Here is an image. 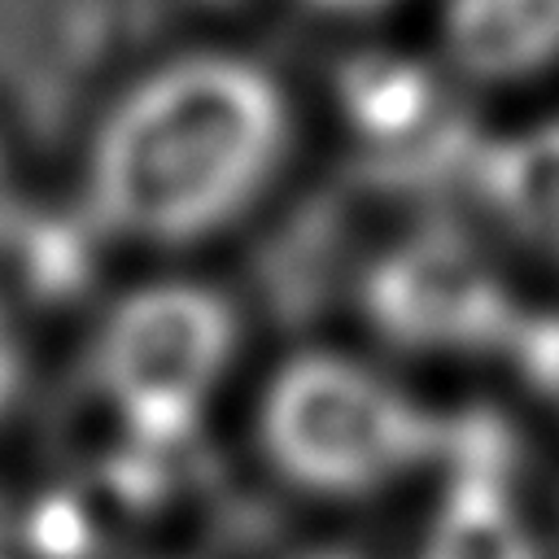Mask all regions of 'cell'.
Listing matches in <instances>:
<instances>
[{
  "instance_id": "1",
  "label": "cell",
  "mask_w": 559,
  "mask_h": 559,
  "mask_svg": "<svg viewBox=\"0 0 559 559\" xmlns=\"http://www.w3.org/2000/svg\"><path fill=\"white\" fill-rule=\"evenodd\" d=\"M293 144L288 83L253 52L192 44L105 100L83 140L79 210L114 245L197 249L271 197Z\"/></svg>"
},
{
  "instance_id": "2",
  "label": "cell",
  "mask_w": 559,
  "mask_h": 559,
  "mask_svg": "<svg viewBox=\"0 0 559 559\" xmlns=\"http://www.w3.org/2000/svg\"><path fill=\"white\" fill-rule=\"evenodd\" d=\"M445 424L393 367L336 345L284 354L253 406L266 472L314 502H367L432 476Z\"/></svg>"
},
{
  "instance_id": "3",
  "label": "cell",
  "mask_w": 559,
  "mask_h": 559,
  "mask_svg": "<svg viewBox=\"0 0 559 559\" xmlns=\"http://www.w3.org/2000/svg\"><path fill=\"white\" fill-rule=\"evenodd\" d=\"M236 358V301L192 275H153L100 310L87 341V380L127 441L170 450L205 428Z\"/></svg>"
},
{
  "instance_id": "4",
  "label": "cell",
  "mask_w": 559,
  "mask_h": 559,
  "mask_svg": "<svg viewBox=\"0 0 559 559\" xmlns=\"http://www.w3.org/2000/svg\"><path fill=\"white\" fill-rule=\"evenodd\" d=\"M528 310L493 240L445 214L402 227L367 258L358 280L367 332L424 362L511 358Z\"/></svg>"
},
{
  "instance_id": "5",
  "label": "cell",
  "mask_w": 559,
  "mask_h": 559,
  "mask_svg": "<svg viewBox=\"0 0 559 559\" xmlns=\"http://www.w3.org/2000/svg\"><path fill=\"white\" fill-rule=\"evenodd\" d=\"M472 96L437 52L367 48L349 57L336 79V122L367 188L419 205L463 197L489 135Z\"/></svg>"
},
{
  "instance_id": "6",
  "label": "cell",
  "mask_w": 559,
  "mask_h": 559,
  "mask_svg": "<svg viewBox=\"0 0 559 559\" xmlns=\"http://www.w3.org/2000/svg\"><path fill=\"white\" fill-rule=\"evenodd\" d=\"M502 428L450 415L437 459V498L411 559H546V537L515 485Z\"/></svg>"
},
{
  "instance_id": "7",
  "label": "cell",
  "mask_w": 559,
  "mask_h": 559,
  "mask_svg": "<svg viewBox=\"0 0 559 559\" xmlns=\"http://www.w3.org/2000/svg\"><path fill=\"white\" fill-rule=\"evenodd\" d=\"M463 197L498 245L559 271V109L489 127Z\"/></svg>"
},
{
  "instance_id": "8",
  "label": "cell",
  "mask_w": 559,
  "mask_h": 559,
  "mask_svg": "<svg viewBox=\"0 0 559 559\" xmlns=\"http://www.w3.org/2000/svg\"><path fill=\"white\" fill-rule=\"evenodd\" d=\"M437 61L472 92L537 83L559 70V0H441Z\"/></svg>"
},
{
  "instance_id": "9",
  "label": "cell",
  "mask_w": 559,
  "mask_h": 559,
  "mask_svg": "<svg viewBox=\"0 0 559 559\" xmlns=\"http://www.w3.org/2000/svg\"><path fill=\"white\" fill-rule=\"evenodd\" d=\"M507 362L520 384L559 419V301L528 310Z\"/></svg>"
},
{
  "instance_id": "10",
  "label": "cell",
  "mask_w": 559,
  "mask_h": 559,
  "mask_svg": "<svg viewBox=\"0 0 559 559\" xmlns=\"http://www.w3.org/2000/svg\"><path fill=\"white\" fill-rule=\"evenodd\" d=\"M31 371H35V358H31V336H26L17 297L0 288V432L22 411L31 393Z\"/></svg>"
},
{
  "instance_id": "11",
  "label": "cell",
  "mask_w": 559,
  "mask_h": 559,
  "mask_svg": "<svg viewBox=\"0 0 559 559\" xmlns=\"http://www.w3.org/2000/svg\"><path fill=\"white\" fill-rule=\"evenodd\" d=\"M293 9L323 17V22H376L389 9H397L402 0H288Z\"/></svg>"
},
{
  "instance_id": "12",
  "label": "cell",
  "mask_w": 559,
  "mask_h": 559,
  "mask_svg": "<svg viewBox=\"0 0 559 559\" xmlns=\"http://www.w3.org/2000/svg\"><path fill=\"white\" fill-rule=\"evenodd\" d=\"M13 205H17V183H13V157H9V144H4V135H0V231H4L9 214H13Z\"/></svg>"
},
{
  "instance_id": "13",
  "label": "cell",
  "mask_w": 559,
  "mask_h": 559,
  "mask_svg": "<svg viewBox=\"0 0 559 559\" xmlns=\"http://www.w3.org/2000/svg\"><path fill=\"white\" fill-rule=\"evenodd\" d=\"M293 559H362L354 550H306V555H293Z\"/></svg>"
}]
</instances>
